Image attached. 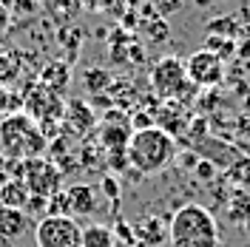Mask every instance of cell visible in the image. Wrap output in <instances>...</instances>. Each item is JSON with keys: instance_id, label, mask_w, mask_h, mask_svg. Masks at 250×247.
Listing matches in <instances>:
<instances>
[{"instance_id": "obj_9", "label": "cell", "mask_w": 250, "mask_h": 247, "mask_svg": "<svg viewBox=\"0 0 250 247\" xmlns=\"http://www.w3.org/2000/svg\"><path fill=\"white\" fill-rule=\"evenodd\" d=\"M29 227H31V216L23 207L0 205V239H3V242H12V239L26 236Z\"/></svg>"}, {"instance_id": "obj_14", "label": "cell", "mask_w": 250, "mask_h": 247, "mask_svg": "<svg viewBox=\"0 0 250 247\" xmlns=\"http://www.w3.org/2000/svg\"><path fill=\"white\" fill-rule=\"evenodd\" d=\"M83 247H117V236L108 225L91 222V225H83Z\"/></svg>"}, {"instance_id": "obj_18", "label": "cell", "mask_w": 250, "mask_h": 247, "mask_svg": "<svg viewBox=\"0 0 250 247\" xmlns=\"http://www.w3.org/2000/svg\"><path fill=\"white\" fill-rule=\"evenodd\" d=\"M105 85H108V71H103V68L100 71L97 68H88L85 71V88L88 91H103Z\"/></svg>"}, {"instance_id": "obj_1", "label": "cell", "mask_w": 250, "mask_h": 247, "mask_svg": "<svg viewBox=\"0 0 250 247\" xmlns=\"http://www.w3.org/2000/svg\"><path fill=\"white\" fill-rule=\"evenodd\" d=\"M48 148L46 131L37 120H31L26 111L6 114L0 120V156L9 162H26L34 156H43Z\"/></svg>"}, {"instance_id": "obj_4", "label": "cell", "mask_w": 250, "mask_h": 247, "mask_svg": "<svg viewBox=\"0 0 250 247\" xmlns=\"http://www.w3.org/2000/svg\"><path fill=\"white\" fill-rule=\"evenodd\" d=\"M37 247H83V225L74 216H43L34 225Z\"/></svg>"}, {"instance_id": "obj_10", "label": "cell", "mask_w": 250, "mask_h": 247, "mask_svg": "<svg viewBox=\"0 0 250 247\" xmlns=\"http://www.w3.org/2000/svg\"><path fill=\"white\" fill-rule=\"evenodd\" d=\"M111 117H108V123L100 128V142L108 148V151H125L128 148V139H131V128L125 125L123 117H117L120 111H108Z\"/></svg>"}, {"instance_id": "obj_6", "label": "cell", "mask_w": 250, "mask_h": 247, "mask_svg": "<svg viewBox=\"0 0 250 247\" xmlns=\"http://www.w3.org/2000/svg\"><path fill=\"white\" fill-rule=\"evenodd\" d=\"M26 114L37 123H46V120H62V111H65V103L60 100V94L54 88H48L43 82H37L34 88L26 91Z\"/></svg>"}, {"instance_id": "obj_13", "label": "cell", "mask_w": 250, "mask_h": 247, "mask_svg": "<svg viewBox=\"0 0 250 247\" xmlns=\"http://www.w3.org/2000/svg\"><path fill=\"white\" fill-rule=\"evenodd\" d=\"M62 117H65L68 125L74 128V134H85V131H91L94 123H97V114H94L83 100H71V103H65Z\"/></svg>"}, {"instance_id": "obj_23", "label": "cell", "mask_w": 250, "mask_h": 247, "mask_svg": "<svg viewBox=\"0 0 250 247\" xmlns=\"http://www.w3.org/2000/svg\"><path fill=\"white\" fill-rule=\"evenodd\" d=\"M151 117H148V111H142V114H137L134 117V131H140V128H151Z\"/></svg>"}, {"instance_id": "obj_11", "label": "cell", "mask_w": 250, "mask_h": 247, "mask_svg": "<svg viewBox=\"0 0 250 247\" xmlns=\"http://www.w3.org/2000/svg\"><path fill=\"white\" fill-rule=\"evenodd\" d=\"M62 193H65L68 216H91L97 210V193H94L91 185H71Z\"/></svg>"}, {"instance_id": "obj_12", "label": "cell", "mask_w": 250, "mask_h": 247, "mask_svg": "<svg viewBox=\"0 0 250 247\" xmlns=\"http://www.w3.org/2000/svg\"><path fill=\"white\" fill-rule=\"evenodd\" d=\"M134 239L137 247H156L168 239V227L159 216H145L134 225Z\"/></svg>"}, {"instance_id": "obj_15", "label": "cell", "mask_w": 250, "mask_h": 247, "mask_svg": "<svg viewBox=\"0 0 250 247\" xmlns=\"http://www.w3.org/2000/svg\"><path fill=\"white\" fill-rule=\"evenodd\" d=\"M26 202H29V187L23 185V179H6L0 185V205L26 207Z\"/></svg>"}, {"instance_id": "obj_17", "label": "cell", "mask_w": 250, "mask_h": 247, "mask_svg": "<svg viewBox=\"0 0 250 247\" xmlns=\"http://www.w3.org/2000/svg\"><path fill=\"white\" fill-rule=\"evenodd\" d=\"M148 6L156 17H171L185 9V0H148Z\"/></svg>"}, {"instance_id": "obj_25", "label": "cell", "mask_w": 250, "mask_h": 247, "mask_svg": "<svg viewBox=\"0 0 250 247\" xmlns=\"http://www.w3.org/2000/svg\"><path fill=\"white\" fill-rule=\"evenodd\" d=\"M242 54H245V57H250V43H245V48H242Z\"/></svg>"}, {"instance_id": "obj_24", "label": "cell", "mask_w": 250, "mask_h": 247, "mask_svg": "<svg viewBox=\"0 0 250 247\" xmlns=\"http://www.w3.org/2000/svg\"><path fill=\"white\" fill-rule=\"evenodd\" d=\"M233 20H228V17H219V20H213V26H210V31H228V26H230Z\"/></svg>"}, {"instance_id": "obj_16", "label": "cell", "mask_w": 250, "mask_h": 247, "mask_svg": "<svg viewBox=\"0 0 250 247\" xmlns=\"http://www.w3.org/2000/svg\"><path fill=\"white\" fill-rule=\"evenodd\" d=\"M68 80H71V71H68L62 62H51V65L43 68V74H40V82L48 85V88H54L57 94L68 88Z\"/></svg>"}, {"instance_id": "obj_7", "label": "cell", "mask_w": 250, "mask_h": 247, "mask_svg": "<svg viewBox=\"0 0 250 247\" xmlns=\"http://www.w3.org/2000/svg\"><path fill=\"white\" fill-rule=\"evenodd\" d=\"M185 74H188V80H190L193 85L208 88V85L222 82V77H225V62H222L219 54L202 48V51H196V54H190V57H188Z\"/></svg>"}, {"instance_id": "obj_8", "label": "cell", "mask_w": 250, "mask_h": 247, "mask_svg": "<svg viewBox=\"0 0 250 247\" xmlns=\"http://www.w3.org/2000/svg\"><path fill=\"white\" fill-rule=\"evenodd\" d=\"M185 62L179 57H162L151 71V85L159 97H173L185 88Z\"/></svg>"}, {"instance_id": "obj_19", "label": "cell", "mask_w": 250, "mask_h": 247, "mask_svg": "<svg viewBox=\"0 0 250 247\" xmlns=\"http://www.w3.org/2000/svg\"><path fill=\"white\" fill-rule=\"evenodd\" d=\"M103 193H105V196H108L111 202H117V199H120V187H117V179L105 176V179H103Z\"/></svg>"}, {"instance_id": "obj_2", "label": "cell", "mask_w": 250, "mask_h": 247, "mask_svg": "<svg viewBox=\"0 0 250 247\" xmlns=\"http://www.w3.org/2000/svg\"><path fill=\"white\" fill-rule=\"evenodd\" d=\"M128 165L140 173H159L173 162L176 156V139L171 131L151 125V128H140L128 139Z\"/></svg>"}, {"instance_id": "obj_21", "label": "cell", "mask_w": 250, "mask_h": 247, "mask_svg": "<svg viewBox=\"0 0 250 247\" xmlns=\"http://www.w3.org/2000/svg\"><path fill=\"white\" fill-rule=\"evenodd\" d=\"M9 26H12V15H9V9H6V3L0 0V37L9 31Z\"/></svg>"}, {"instance_id": "obj_20", "label": "cell", "mask_w": 250, "mask_h": 247, "mask_svg": "<svg viewBox=\"0 0 250 247\" xmlns=\"http://www.w3.org/2000/svg\"><path fill=\"white\" fill-rule=\"evenodd\" d=\"M213 173H216V170H213V165H210L208 159H202V162H196V176H199L202 182H208V179H213Z\"/></svg>"}, {"instance_id": "obj_22", "label": "cell", "mask_w": 250, "mask_h": 247, "mask_svg": "<svg viewBox=\"0 0 250 247\" xmlns=\"http://www.w3.org/2000/svg\"><path fill=\"white\" fill-rule=\"evenodd\" d=\"M9 105H12V97H9V91H6V85L0 82V120L9 114Z\"/></svg>"}, {"instance_id": "obj_3", "label": "cell", "mask_w": 250, "mask_h": 247, "mask_svg": "<svg viewBox=\"0 0 250 247\" xmlns=\"http://www.w3.org/2000/svg\"><path fill=\"white\" fill-rule=\"evenodd\" d=\"M171 247H219V227L210 210L190 202L173 213L168 225Z\"/></svg>"}, {"instance_id": "obj_5", "label": "cell", "mask_w": 250, "mask_h": 247, "mask_svg": "<svg viewBox=\"0 0 250 247\" xmlns=\"http://www.w3.org/2000/svg\"><path fill=\"white\" fill-rule=\"evenodd\" d=\"M20 179H23V185L29 187L31 196H51V193H57L62 190V173L60 168L46 159V156H34V159H26V162H20Z\"/></svg>"}]
</instances>
